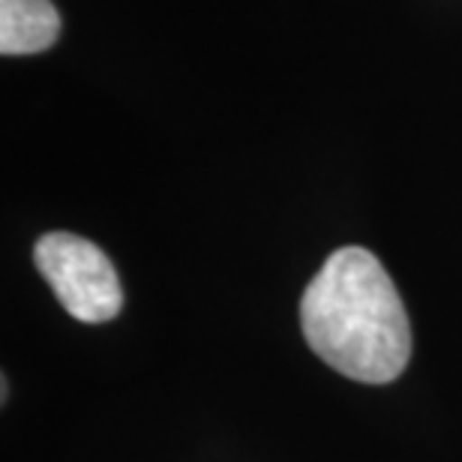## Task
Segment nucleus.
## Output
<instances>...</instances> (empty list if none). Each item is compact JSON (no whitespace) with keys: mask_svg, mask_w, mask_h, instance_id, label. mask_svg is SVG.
Here are the masks:
<instances>
[{"mask_svg":"<svg viewBox=\"0 0 462 462\" xmlns=\"http://www.w3.org/2000/svg\"><path fill=\"white\" fill-rule=\"evenodd\" d=\"M60 36V13L51 0H0V54H40Z\"/></svg>","mask_w":462,"mask_h":462,"instance_id":"7ed1b4c3","label":"nucleus"},{"mask_svg":"<svg viewBox=\"0 0 462 462\" xmlns=\"http://www.w3.org/2000/svg\"><path fill=\"white\" fill-rule=\"evenodd\" d=\"M33 262L54 298L76 321L103 325L124 307L117 271L103 249L69 231L42 235L33 246Z\"/></svg>","mask_w":462,"mask_h":462,"instance_id":"f03ea898","label":"nucleus"},{"mask_svg":"<svg viewBox=\"0 0 462 462\" xmlns=\"http://www.w3.org/2000/svg\"><path fill=\"white\" fill-rule=\"evenodd\" d=\"M300 328L310 348L351 382L387 384L409 366V312L364 246H343L321 264L300 298Z\"/></svg>","mask_w":462,"mask_h":462,"instance_id":"f257e3e1","label":"nucleus"}]
</instances>
